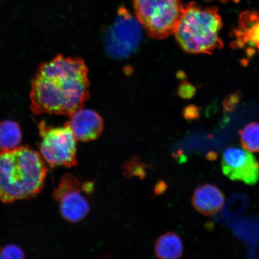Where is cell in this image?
Here are the masks:
<instances>
[{"instance_id":"6da1fadb","label":"cell","mask_w":259,"mask_h":259,"mask_svg":"<svg viewBox=\"0 0 259 259\" xmlns=\"http://www.w3.org/2000/svg\"><path fill=\"white\" fill-rule=\"evenodd\" d=\"M89 70L78 57L58 54L38 67L32 80L31 111L70 116L89 98Z\"/></svg>"},{"instance_id":"7a4b0ae2","label":"cell","mask_w":259,"mask_h":259,"mask_svg":"<svg viewBox=\"0 0 259 259\" xmlns=\"http://www.w3.org/2000/svg\"><path fill=\"white\" fill-rule=\"evenodd\" d=\"M47 173L40 153L28 146L0 151V200L11 203L37 195L44 189Z\"/></svg>"},{"instance_id":"3957f363","label":"cell","mask_w":259,"mask_h":259,"mask_svg":"<svg viewBox=\"0 0 259 259\" xmlns=\"http://www.w3.org/2000/svg\"><path fill=\"white\" fill-rule=\"evenodd\" d=\"M222 26L218 8H203L192 2L185 6L174 34L186 53L210 54L223 47L220 37Z\"/></svg>"},{"instance_id":"277c9868","label":"cell","mask_w":259,"mask_h":259,"mask_svg":"<svg viewBox=\"0 0 259 259\" xmlns=\"http://www.w3.org/2000/svg\"><path fill=\"white\" fill-rule=\"evenodd\" d=\"M134 6L142 27L156 39L174 34L185 9L181 0H134Z\"/></svg>"},{"instance_id":"5b68a950","label":"cell","mask_w":259,"mask_h":259,"mask_svg":"<svg viewBox=\"0 0 259 259\" xmlns=\"http://www.w3.org/2000/svg\"><path fill=\"white\" fill-rule=\"evenodd\" d=\"M38 129L41 138L40 154L49 166L53 168L76 166L77 140L67 123L63 127H54L42 121Z\"/></svg>"},{"instance_id":"8992f818","label":"cell","mask_w":259,"mask_h":259,"mask_svg":"<svg viewBox=\"0 0 259 259\" xmlns=\"http://www.w3.org/2000/svg\"><path fill=\"white\" fill-rule=\"evenodd\" d=\"M93 191V183H82L72 174L64 175L53 193L54 199L59 203L61 216L71 223L82 221L91 211L89 196Z\"/></svg>"},{"instance_id":"52a82bcc","label":"cell","mask_w":259,"mask_h":259,"mask_svg":"<svg viewBox=\"0 0 259 259\" xmlns=\"http://www.w3.org/2000/svg\"><path fill=\"white\" fill-rule=\"evenodd\" d=\"M141 25L124 6L107 31L105 45L110 56L118 59L128 57L138 48L141 39Z\"/></svg>"},{"instance_id":"ba28073f","label":"cell","mask_w":259,"mask_h":259,"mask_svg":"<svg viewBox=\"0 0 259 259\" xmlns=\"http://www.w3.org/2000/svg\"><path fill=\"white\" fill-rule=\"evenodd\" d=\"M223 174L230 180L254 186L259 180V163L250 152L238 147H230L222 156Z\"/></svg>"},{"instance_id":"9c48e42d","label":"cell","mask_w":259,"mask_h":259,"mask_svg":"<svg viewBox=\"0 0 259 259\" xmlns=\"http://www.w3.org/2000/svg\"><path fill=\"white\" fill-rule=\"evenodd\" d=\"M232 36L233 47L244 51L249 57L259 54V12H242Z\"/></svg>"},{"instance_id":"30bf717a","label":"cell","mask_w":259,"mask_h":259,"mask_svg":"<svg viewBox=\"0 0 259 259\" xmlns=\"http://www.w3.org/2000/svg\"><path fill=\"white\" fill-rule=\"evenodd\" d=\"M69 117V121L66 123L72 129L77 141H95L101 135L104 123L96 112L82 108Z\"/></svg>"},{"instance_id":"8fae6325","label":"cell","mask_w":259,"mask_h":259,"mask_svg":"<svg viewBox=\"0 0 259 259\" xmlns=\"http://www.w3.org/2000/svg\"><path fill=\"white\" fill-rule=\"evenodd\" d=\"M225 198L218 187L205 184L197 188L193 194L192 205L203 215H213L218 213L224 206Z\"/></svg>"},{"instance_id":"7c38bea8","label":"cell","mask_w":259,"mask_h":259,"mask_svg":"<svg viewBox=\"0 0 259 259\" xmlns=\"http://www.w3.org/2000/svg\"><path fill=\"white\" fill-rule=\"evenodd\" d=\"M183 251L182 240L174 232L161 235L155 243L154 253L158 258H180L182 257Z\"/></svg>"},{"instance_id":"4fadbf2b","label":"cell","mask_w":259,"mask_h":259,"mask_svg":"<svg viewBox=\"0 0 259 259\" xmlns=\"http://www.w3.org/2000/svg\"><path fill=\"white\" fill-rule=\"evenodd\" d=\"M21 141V129L17 122L11 120L0 122V151L17 148Z\"/></svg>"},{"instance_id":"5bb4252c","label":"cell","mask_w":259,"mask_h":259,"mask_svg":"<svg viewBox=\"0 0 259 259\" xmlns=\"http://www.w3.org/2000/svg\"><path fill=\"white\" fill-rule=\"evenodd\" d=\"M239 136L243 148L252 153H259V123L245 125L239 132Z\"/></svg>"},{"instance_id":"9a60e30c","label":"cell","mask_w":259,"mask_h":259,"mask_svg":"<svg viewBox=\"0 0 259 259\" xmlns=\"http://www.w3.org/2000/svg\"><path fill=\"white\" fill-rule=\"evenodd\" d=\"M25 253L18 246L9 244L0 249V258H24Z\"/></svg>"},{"instance_id":"2e32d148","label":"cell","mask_w":259,"mask_h":259,"mask_svg":"<svg viewBox=\"0 0 259 259\" xmlns=\"http://www.w3.org/2000/svg\"><path fill=\"white\" fill-rule=\"evenodd\" d=\"M180 95L184 99H190L195 95L196 89L195 87L189 83H184L179 88Z\"/></svg>"},{"instance_id":"e0dca14e","label":"cell","mask_w":259,"mask_h":259,"mask_svg":"<svg viewBox=\"0 0 259 259\" xmlns=\"http://www.w3.org/2000/svg\"><path fill=\"white\" fill-rule=\"evenodd\" d=\"M199 115V111L196 106H192L188 107L184 111V116L187 119H196Z\"/></svg>"}]
</instances>
